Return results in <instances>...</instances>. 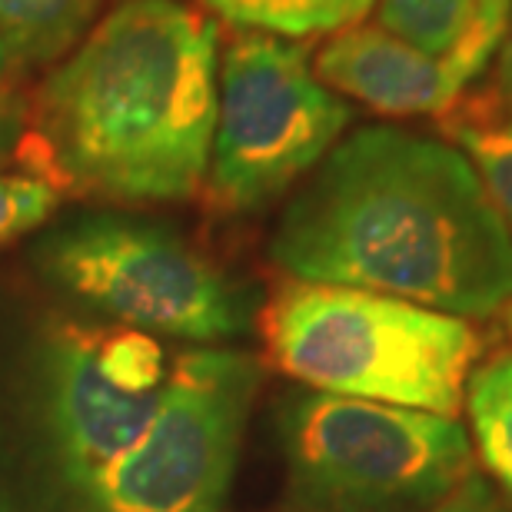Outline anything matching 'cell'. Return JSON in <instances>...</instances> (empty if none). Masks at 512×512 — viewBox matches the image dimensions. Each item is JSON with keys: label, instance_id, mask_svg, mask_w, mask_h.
<instances>
[{"label": "cell", "instance_id": "1", "mask_svg": "<svg viewBox=\"0 0 512 512\" xmlns=\"http://www.w3.org/2000/svg\"><path fill=\"white\" fill-rule=\"evenodd\" d=\"M290 280L353 286L463 320L512 303V237L459 147L363 127L310 173L273 230Z\"/></svg>", "mask_w": 512, "mask_h": 512}, {"label": "cell", "instance_id": "2", "mask_svg": "<svg viewBox=\"0 0 512 512\" xmlns=\"http://www.w3.org/2000/svg\"><path fill=\"white\" fill-rule=\"evenodd\" d=\"M220 30L177 0H124L57 60L34 104L40 167L110 203L200 193L217 124Z\"/></svg>", "mask_w": 512, "mask_h": 512}, {"label": "cell", "instance_id": "3", "mask_svg": "<svg viewBox=\"0 0 512 512\" xmlns=\"http://www.w3.org/2000/svg\"><path fill=\"white\" fill-rule=\"evenodd\" d=\"M266 360L316 393L449 416L466 403L483 340L473 323L353 286L286 280L260 316Z\"/></svg>", "mask_w": 512, "mask_h": 512}, {"label": "cell", "instance_id": "4", "mask_svg": "<svg viewBox=\"0 0 512 512\" xmlns=\"http://www.w3.org/2000/svg\"><path fill=\"white\" fill-rule=\"evenodd\" d=\"M293 493L326 512L429 509L476 479L459 419L333 393H296L280 409Z\"/></svg>", "mask_w": 512, "mask_h": 512}, {"label": "cell", "instance_id": "5", "mask_svg": "<svg viewBox=\"0 0 512 512\" xmlns=\"http://www.w3.org/2000/svg\"><path fill=\"white\" fill-rule=\"evenodd\" d=\"M57 290L147 336L227 343L250 330L247 290L177 230L130 217H80L37 243Z\"/></svg>", "mask_w": 512, "mask_h": 512}, {"label": "cell", "instance_id": "6", "mask_svg": "<svg viewBox=\"0 0 512 512\" xmlns=\"http://www.w3.org/2000/svg\"><path fill=\"white\" fill-rule=\"evenodd\" d=\"M350 107L316 77L300 40L243 30L220 57L207 200L247 217L280 200L340 143Z\"/></svg>", "mask_w": 512, "mask_h": 512}, {"label": "cell", "instance_id": "7", "mask_svg": "<svg viewBox=\"0 0 512 512\" xmlns=\"http://www.w3.org/2000/svg\"><path fill=\"white\" fill-rule=\"evenodd\" d=\"M260 363L240 350L170 360L157 416L77 496V512H220L237 473Z\"/></svg>", "mask_w": 512, "mask_h": 512}, {"label": "cell", "instance_id": "8", "mask_svg": "<svg viewBox=\"0 0 512 512\" xmlns=\"http://www.w3.org/2000/svg\"><path fill=\"white\" fill-rule=\"evenodd\" d=\"M170 360L130 326L64 323L40 353V419L57 479L80 493L157 416Z\"/></svg>", "mask_w": 512, "mask_h": 512}, {"label": "cell", "instance_id": "9", "mask_svg": "<svg viewBox=\"0 0 512 512\" xmlns=\"http://www.w3.org/2000/svg\"><path fill=\"white\" fill-rule=\"evenodd\" d=\"M512 0H476L446 54H426L383 27H350L316 50L313 70L333 94L386 117H446L486 74L506 40Z\"/></svg>", "mask_w": 512, "mask_h": 512}, {"label": "cell", "instance_id": "10", "mask_svg": "<svg viewBox=\"0 0 512 512\" xmlns=\"http://www.w3.org/2000/svg\"><path fill=\"white\" fill-rule=\"evenodd\" d=\"M439 127L476 167L512 237V117L496 94H466L446 117H439Z\"/></svg>", "mask_w": 512, "mask_h": 512}, {"label": "cell", "instance_id": "11", "mask_svg": "<svg viewBox=\"0 0 512 512\" xmlns=\"http://www.w3.org/2000/svg\"><path fill=\"white\" fill-rule=\"evenodd\" d=\"M97 0H0V47L14 64H50L87 34Z\"/></svg>", "mask_w": 512, "mask_h": 512}, {"label": "cell", "instance_id": "12", "mask_svg": "<svg viewBox=\"0 0 512 512\" xmlns=\"http://www.w3.org/2000/svg\"><path fill=\"white\" fill-rule=\"evenodd\" d=\"M376 0H203L220 20L283 40L340 34L370 14Z\"/></svg>", "mask_w": 512, "mask_h": 512}, {"label": "cell", "instance_id": "13", "mask_svg": "<svg viewBox=\"0 0 512 512\" xmlns=\"http://www.w3.org/2000/svg\"><path fill=\"white\" fill-rule=\"evenodd\" d=\"M466 409L483 466L512 496V353L479 363L466 386Z\"/></svg>", "mask_w": 512, "mask_h": 512}, {"label": "cell", "instance_id": "14", "mask_svg": "<svg viewBox=\"0 0 512 512\" xmlns=\"http://www.w3.org/2000/svg\"><path fill=\"white\" fill-rule=\"evenodd\" d=\"M476 0H376L380 27L426 54H446Z\"/></svg>", "mask_w": 512, "mask_h": 512}, {"label": "cell", "instance_id": "15", "mask_svg": "<svg viewBox=\"0 0 512 512\" xmlns=\"http://www.w3.org/2000/svg\"><path fill=\"white\" fill-rule=\"evenodd\" d=\"M60 207V190L34 173H0V247L40 230Z\"/></svg>", "mask_w": 512, "mask_h": 512}, {"label": "cell", "instance_id": "16", "mask_svg": "<svg viewBox=\"0 0 512 512\" xmlns=\"http://www.w3.org/2000/svg\"><path fill=\"white\" fill-rule=\"evenodd\" d=\"M423 512H509V509L503 506V499H499L493 489L483 486L479 479H469L463 489H456L449 499H443V503L429 506Z\"/></svg>", "mask_w": 512, "mask_h": 512}, {"label": "cell", "instance_id": "17", "mask_svg": "<svg viewBox=\"0 0 512 512\" xmlns=\"http://www.w3.org/2000/svg\"><path fill=\"white\" fill-rule=\"evenodd\" d=\"M496 100L512 117V20H509L503 47H499V54H496Z\"/></svg>", "mask_w": 512, "mask_h": 512}, {"label": "cell", "instance_id": "18", "mask_svg": "<svg viewBox=\"0 0 512 512\" xmlns=\"http://www.w3.org/2000/svg\"><path fill=\"white\" fill-rule=\"evenodd\" d=\"M17 133H20V110L14 100L0 90V160H4L10 147H14Z\"/></svg>", "mask_w": 512, "mask_h": 512}, {"label": "cell", "instance_id": "19", "mask_svg": "<svg viewBox=\"0 0 512 512\" xmlns=\"http://www.w3.org/2000/svg\"><path fill=\"white\" fill-rule=\"evenodd\" d=\"M7 64H10V60H7V54H4V47H0V77H4Z\"/></svg>", "mask_w": 512, "mask_h": 512}, {"label": "cell", "instance_id": "20", "mask_svg": "<svg viewBox=\"0 0 512 512\" xmlns=\"http://www.w3.org/2000/svg\"><path fill=\"white\" fill-rule=\"evenodd\" d=\"M506 323H509V333H512V303H509V310H506Z\"/></svg>", "mask_w": 512, "mask_h": 512}]
</instances>
